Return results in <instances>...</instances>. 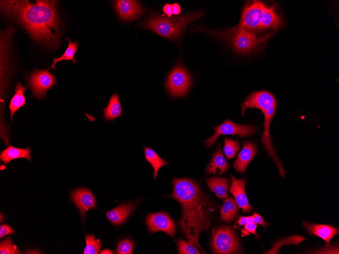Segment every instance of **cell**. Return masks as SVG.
Here are the masks:
<instances>
[{
	"instance_id": "6da1fadb",
	"label": "cell",
	"mask_w": 339,
	"mask_h": 254,
	"mask_svg": "<svg viewBox=\"0 0 339 254\" xmlns=\"http://www.w3.org/2000/svg\"><path fill=\"white\" fill-rule=\"evenodd\" d=\"M58 2L37 0L1 1L3 13L22 27L33 40L52 49L60 44L63 28Z\"/></svg>"
},
{
	"instance_id": "7a4b0ae2",
	"label": "cell",
	"mask_w": 339,
	"mask_h": 254,
	"mask_svg": "<svg viewBox=\"0 0 339 254\" xmlns=\"http://www.w3.org/2000/svg\"><path fill=\"white\" fill-rule=\"evenodd\" d=\"M171 196L179 202L182 215L177 222L188 242L198 246L205 253L198 242L199 234L208 230L211 224V207L197 184L187 178H174Z\"/></svg>"
},
{
	"instance_id": "3957f363",
	"label": "cell",
	"mask_w": 339,
	"mask_h": 254,
	"mask_svg": "<svg viewBox=\"0 0 339 254\" xmlns=\"http://www.w3.org/2000/svg\"><path fill=\"white\" fill-rule=\"evenodd\" d=\"M211 35L227 43L231 48L239 54H249L262 48L273 33L258 38L253 32L241 27L239 25L226 30L210 31L205 30Z\"/></svg>"
},
{
	"instance_id": "277c9868",
	"label": "cell",
	"mask_w": 339,
	"mask_h": 254,
	"mask_svg": "<svg viewBox=\"0 0 339 254\" xmlns=\"http://www.w3.org/2000/svg\"><path fill=\"white\" fill-rule=\"evenodd\" d=\"M203 14L198 12L167 18L164 15L152 14L143 22L142 26L164 38L175 40L181 37L187 25Z\"/></svg>"
},
{
	"instance_id": "5b68a950",
	"label": "cell",
	"mask_w": 339,
	"mask_h": 254,
	"mask_svg": "<svg viewBox=\"0 0 339 254\" xmlns=\"http://www.w3.org/2000/svg\"><path fill=\"white\" fill-rule=\"evenodd\" d=\"M211 245L214 253H236L240 250L239 240L230 227L215 229L212 234Z\"/></svg>"
},
{
	"instance_id": "8992f818",
	"label": "cell",
	"mask_w": 339,
	"mask_h": 254,
	"mask_svg": "<svg viewBox=\"0 0 339 254\" xmlns=\"http://www.w3.org/2000/svg\"><path fill=\"white\" fill-rule=\"evenodd\" d=\"M49 69H36L26 77L27 84L32 93V97L39 100L44 98L47 91L56 83L55 76L49 72Z\"/></svg>"
},
{
	"instance_id": "52a82bcc",
	"label": "cell",
	"mask_w": 339,
	"mask_h": 254,
	"mask_svg": "<svg viewBox=\"0 0 339 254\" xmlns=\"http://www.w3.org/2000/svg\"><path fill=\"white\" fill-rule=\"evenodd\" d=\"M191 84V77L182 66L176 65L169 74L166 86L171 96L177 97L185 96Z\"/></svg>"
},
{
	"instance_id": "ba28073f",
	"label": "cell",
	"mask_w": 339,
	"mask_h": 254,
	"mask_svg": "<svg viewBox=\"0 0 339 254\" xmlns=\"http://www.w3.org/2000/svg\"><path fill=\"white\" fill-rule=\"evenodd\" d=\"M214 134L204 141L207 147L212 146L221 135H239L243 138L257 132L256 127L253 125L239 124L229 120H225L222 124L214 127Z\"/></svg>"
},
{
	"instance_id": "9c48e42d",
	"label": "cell",
	"mask_w": 339,
	"mask_h": 254,
	"mask_svg": "<svg viewBox=\"0 0 339 254\" xmlns=\"http://www.w3.org/2000/svg\"><path fill=\"white\" fill-rule=\"evenodd\" d=\"M266 6L262 2L254 1L244 7L239 24L241 27L253 32L260 29L263 13Z\"/></svg>"
},
{
	"instance_id": "30bf717a",
	"label": "cell",
	"mask_w": 339,
	"mask_h": 254,
	"mask_svg": "<svg viewBox=\"0 0 339 254\" xmlns=\"http://www.w3.org/2000/svg\"><path fill=\"white\" fill-rule=\"evenodd\" d=\"M146 224L151 233L162 231L171 237H174L176 232L174 221L164 212L149 214L146 217Z\"/></svg>"
},
{
	"instance_id": "8fae6325",
	"label": "cell",
	"mask_w": 339,
	"mask_h": 254,
	"mask_svg": "<svg viewBox=\"0 0 339 254\" xmlns=\"http://www.w3.org/2000/svg\"><path fill=\"white\" fill-rule=\"evenodd\" d=\"M277 104V101L272 93L265 91H257L251 94L242 103V115H244L247 108H255L261 111Z\"/></svg>"
},
{
	"instance_id": "7c38bea8",
	"label": "cell",
	"mask_w": 339,
	"mask_h": 254,
	"mask_svg": "<svg viewBox=\"0 0 339 254\" xmlns=\"http://www.w3.org/2000/svg\"><path fill=\"white\" fill-rule=\"evenodd\" d=\"M72 201L79 209L83 220L87 211L96 208V199L92 191L85 188H78L71 194Z\"/></svg>"
},
{
	"instance_id": "4fadbf2b",
	"label": "cell",
	"mask_w": 339,
	"mask_h": 254,
	"mask_svg": "<svg viewBox=\"0 0 339 254\" xmlns=\"http://www.w3.org/2000/svg\"><path fill=\"white\" fill-rule=\"evenodd\" d=\"M114 6L120 17L127 21L138 18L142 16L145 11L140 3L136 1H116Z\"/></svg>"
},
{
	"instance_id": "5bb4252c",
	"label": "cell",
	"mask_w": 339,
	"mask_h": 254,
	"mask_svg": "<svg viewBox=\"0 0 339 254\" xmlns=\"http://www.w3.org/2000/svg\"><path fill=\"white\" fill-rule=\"evenodd\" d=\"M231 185L229 192L235 198L238 206L242 209L244 213L250 212L253 208L249 204L246 195L245 188L246 179H236L231 174Z\"/></svg>"
},
{
	"instance_id": "9a60e30c",
	"label": "cell",
	"mask_w": 339,
	"mask_h": 254,
	"mask_svg": "<svg viewBox=\"0 0 339 254\" xmlns=\"http://www.w3.org/2000/svg\"><path fill=\"white\" fill-rule=\"evenodd\" d=\"M257 153L255 144L252 141H246L243 144L241 151L233 163V166L238 172L244 174L248 165L255 157Z\"/></svg>"
},
{
	"instance_id": "2e32d148",
	"label": "cell",
	"mask_w": 339,
	"mask_h": 254,
	"mask_svg": "<svg viewBox=\"0 0 339 254\" xmlns=\"http://www.w3.org/2000/svg\"><path fill=\"white\" fill-rule=\"evenodd\" d=\"M136 203H126L121 204L113 209L106 212L107 219L114 225L123 224L130 214L134 209Z\"/></svg>"
},
{
	"instance_id": "e0dca14e",
	"label": "cell",
	"mask_w": 339,
	"mask_h": 254,
	"mask_svg": "<svg viewBox=\"0 0 339 254\" xmlns=\"http://www.w3.org/2000/svg\"><path fill=\"white\" fill-rule=\"evenodd\" d=\"M307 231L311 235H315L322 239L329 245L330 240L338 233V230L326 225H319L304 222L302 223Z\"/></svg>"
},
{
	"instance_id": "ac0fdd59",
	"label": "cell",
	"mask_w": 339,
	"mask_h": 254,
	"mask_svg": "<svg viewBox=\"0 0 339 254\" xmlns=\"http://www.w3.org/2000/svg\"><path fill=\"white\" fill-rule=\"evenodd\" d=\"M31 152L30 147L20 149L9 145L4 151L1 152L0 159L6 164L13 160L21 158H25L30 161L32 160L30 156Z\"/></svg>"
},
{
	"instance_id": "d6986e66",
	"label": "cell",
	"mask_w": 339,
	"mask_h": 254,
	"mask_svg": "<svg viewBox=\"0 0 339 254\" xmlns=\"http://www.w3.org/2000/svg\"><path fill=\"white\" fill-rule=\"evenodd\" d=\"M229 164L226 161L220 149H218L214 154L211 161L206 169L207 174L213 173L220 175L224 173L229 168Z\"/></svg>"
},
{
	"instance_id": "ffe728a7",
	"label": "cell",
	"mask_w": 339,
	"mask_h": 254,
	"mask_svg": "<svg viewBox=\"0 0 339 254\" xmlns=\"http://www.w3.org/2000/svg\"><path fill=\"white\" fill-rule=\"evenodd\" d=\"M275 9V5L266 6L263 14L260 29L272 28L276 30L280 27L282 20L280 16L276 13Z\"/></svg>"
},
{
	"instance_id": "44dd1931",
	"label": "cell",
	"mask_w": 339,
	"mask_h": 254,
	"mask_svg": "<svg viewBox=\"0 0 339 254\" xmlns=\"http://www.w3.org/2000/svg\"><path fill=\"white\" fill-rule=\"evenodd\" d=\"M207 184L211 191L219 198L228 197L227 189L229 180L226 177H211L207 179Z\"/></svg>"
},
{
	"instance_id": "7402d4cb",
	"label": "cell",
	"mask_w": 339,
	"mask_h": 254,
	"mask_svg": "<svg viewBox=\"0 0 339 254\" xmlns=\"http://www.w3.org/2000/svg\"><path fill=\"white\" fill-rule=\"evenodd\" d=\"M27 89L28 87L23 86L21 83H17L15 89V94L12 97L9 104L11 121L13 120V117L15 113L26 104V98L24 95V92Z\"/></svg>"
},
{
	"instance_id": "603a6c76",
	"label": "cell",
	"mask_w": 339,
	"mask_h": 254,
	"mask_svg": "<svg viewBox=\"0 0 339 254\" xmlns=\"http://www.w3.org/2000/svg\"><path fill=\"white\" fill-rule=\"evenodd\" d=\"M122 107L117 93L111 97L107 106L104 109V118L108 121H113L122 115Z\"/></svg>"
},
{
	"instance_id": "cb8c5ba5",
	"label": "cell",
	"mask_w": 339,
	"mask_h": 254,
	"mask_svg": "<svg viewBox=\"0 0 339 254\" xmlns=\"http://www.w3.org/2000/svg\"><path fill=\"white\" fill-rule=\"evenodd\" d=\"M238 210V205L232 197L225 199L220 208V220L228 223L232 222Z\"/></svg>"
},
{
	"instance_id": "d4e9b609",
	"label": "cell",
	"mask_w": 339,
	"mask_h": 254,
	"mask_svg": "<svg viewBox=\"0 0 339 254\" xmlns=\"http://www.w3.org/2000/svg\"><path fill=\"white\" fill-rule=\"evenodd\" d=\"M145 157L146 160L151 164L153 169V175L156 179L159 169L163 166L167 165V162L162 159L153 150L148 147H144Z\"/></svg>"
},
{
	"instance_id": "484cf974",
	"label": "cell",
	"mask_w": 339,
	"mask_h": 254,
	"mask_svg": "<svg viewBox=\"0 0 339 254\" xmlns=\"http://www.w3.org/2000/svg\"><path fill=\"white\" fill-rule=\"evenodd\" d=\"M65 40L68 41L67 48L61 56L58 58L54 57L53 63L48 68L56 69V64L63 60H72L73 63L77 62V61L74 59V57L77 51L79 46L78 43L77 41L72 42L69 38H66Z\"/></svg>"
},
{
	"instance_id": "4316f807",
	"label": "cell",
	"mask_w": 339,
	"mask_h": 254,
	"mask_svg": "<svg viewBox=\"0 0 339 254\" xmlns=\"http://www.w3.org/2000/svg\"><path fill=\"white\" fill-rule=\"evenodd\" d=\"M86 245L84 250V254H97L101 245L99 239H96L94 235H85Z\"/></svg>"
},
{
	"instance_id": "83f0119b",
	"label": "cell",
	"mask_w": 339,
	"mask_h": 254,
	"mask_svg": "<svg viewBox=\"0 0 339 254\" xmlns=\"http://www.w3.org/2000/svg\"><path fill=\"white\" fill-rule=\"evenodd\" d=\"M224 141L223 152L225 155L228 159L233 158L241 149L238 140L225 138Z\"/></svg>"
},
{
	"instance_id": "f1b7e54d",
	"label": "cell",
	"mask_w": 339,
	"mask_h": 254,
	"mask_svg": "<svg viewBox=\"0 0 339 254\" xmlns=\"http://www.w3.org/2000/svg\"><path fill=\"white\" fill-rule=\"evenodd\" d=\"M20 252V251L12 241L10 237H7L5 240L1 241V254H18Z\"/></svg>"
},
{
	"instance_id": "f546056e",
	"label": "cell",
	"mask_w": 339,
	"mask_h": 254,
	"mask_svg": "<svg viewBox=\"0 0 339 254\" xmlns=\"http://www.w3.org/2000/svg\"><path fill=\"white\" fill-rule=\"evenodd\" d=\"M178 253L179 254H200L201 252L193 245L182 238L177 241Z\"/></svg>"
},
{
	"instance_id": "4dcf8cb0",
	"label": "cell",
	"mask_w": 339,
	"mask_h": 254,
	"mask_svg": "<svg viewBox=\"0 0 339 254\" xmlns=\"http://www.w3.org/2000/svg\"><path fill=\"white\" fill-rule=\"evenodd\" d=\"M134 244L129 239H125L118 242L116 249L117 254H132Z\"/></svg>"
},
{
	"instance_id": "1f68e13d",
	"label": "cell",
	"mask_w": 339,
	"mask_h": 254,
	"mask_svg": "<svg viewBox=\"0 0 339 254\" xmlns=\"http://www.w3.org/2000/svg\"><path fill=\"white\" fill-rule=\"evenodd\" d=\"M244 226V229H241L242 236L252 233L256 235L257 238H259V235L256 233L257 224L253 222H248Z\"/></svg>"
},
{
	"instance_id": "d6a6232c",
	"label": "cell",
	"mask_w": 339,
	"mask_h": 254,
	"mask_svg": "<svg viewBox=\"0 0 339 254\" xmlns=\"http://www.w3.org/2000/svg\"><path fill=\"white\" fill-rule=\"evenodd\" d=\"M249 217L250 222H253L257 224L261 225L263 227L269 225L268 223H266L264 221L263 218L260 215L256 212H255L252 216H249Z\"/></svg>"
},
{
	"instance_id": "836d02e7",
	"label": "cell",
	"mask_w": 339,
	"mask_h": 254,
	"mask_svg": "<svg viewBox=\"0 0 339 254\" xmlns=\"http://www.w3.org/2000/svg\"><path fill=\"white\" fill-rule=\"evenodd\" d=\"M15 233L14 230L10 226L4 224L0 226V238H2L6 235L13 234Z\"/></svg>"
},
{
	"instance_id": "e575fe53",
	"label": "cell",
	"mask_w": 339,
	"mask_h": 254,
	"mask_svg": "<svg viewBox=\"0 0 339 254\" xmlns=\"http://www.w3.org/2000/svg\"><path fill=\"white\" fill-rule=\"evenodd\" d=\"M164 13L168 17H172L173 14L172 5L167 4L163 8Z\"/></svg>"
},
{
	"instance_id": "d590c367",
	"label": "cell",
	"mask_w": 339,
	"mask_h": 254,
	"mask_svg": "<svg viewBox=\"0 0 339 254\" xmlns=\"http://www.w3.org/2000/svg\"><path fill=\"white\" fill-rule=\"evenodd\" d=\"M248 222H250L249 216H240V217H239V219L237 221V223L239 226H244Z\"/></svg>"
},
{
	"instance_id": "8d00e7d4",
	"label": "cell",
	"mask_w": 339,
	"mask_h": 254,
	"mask_svg": "<svg viewBox=\"0 0 339 254\" xmlns=\"http://www.w3.org/2000/svg\"><path fill=\"white\" fill-rule=\"evenodd\" d=\"M173 14L179 15L181 13V7L178 4L175 3L172 5Z\"/></svg>"
},
{
	"instance_id": "74e56055",
	"label": "cell",
	"mask_w": 339,
	"mask_h": 254,
	"mask_svg": "<svg viewBox=\"0 0 339 254\" xmlns=\"http://www.w3.org/2000/svg\"><path fill=\"white\" fill-rule=\"evenodd\" d=\"M113 253L114 252L112 250L108 248H106L103 250H102L101 251H100V254H113Z\"/></svg>"
}]
</instances>
